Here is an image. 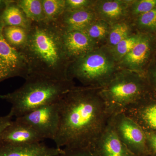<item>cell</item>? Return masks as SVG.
Segmentation results:
<instances>
[{
  "instance_id": "obj_17",
  "label": "cell",
  "mask_w": 156,
  "mask_h": 156,
  "mask_svg": "<svg viewBox=\"0 0 156 156\" xmlns=\"http://www.w3.org/2000/svg\"><path fill=\"white\" fill-rule=\"evenodd\" d=\"M136 32L132 21L129 20H124L113 24L104 46L109 48H113L122 40Z\"/></svg>"
},
{
  "instance_id": "obj_25",
  "label": "cell",
  "mask_w": 156,
  "mask_h": 156,
  "mask_svg": "<svg viewBox=\"0 0 156 156\" xmlns=\"http://www.w3.org/2000/svg\"><path fill=\"white\" fill-rule=\"evenodd\" d=\"M96 0H66V11L93 9Z\"/></svg>"
},
{
  "instance_id": "obj_15",
  "label": "cell",
  "mask_w": 156,
  "mask_h": 156,
  "mask_svg": "<svg viewBox=\"0 0 156 156\" xmlns=\"http://www.w3.org/2000/svg\"><path fill=\"white\" fill-rule=\"evenodd\" d=\"M62 151L61 148L49 147L41 142L17 146L0 144V156H56Z\"/></svg>"
},
{
  "instance_id": "obj_22",
  "label": "cell",
  "mask_w": 156,
  "mask_h": 156,
  "mask_svg": "<svg viewBox=\"0 0 156 156\" xmlns=\"http://www.w3.org/2000/svg\"><path fill=\"white\" fill-rule=\"evenodd\" d=\"M140 35V33L136 32L122 40L113 48H108L118 63L131 51L138 41Z\"/></svg>"
},
{
  "instance_id": "obj_10",
  "label": "cell",
  "mask_w": 156,
  "mask_h": 156,
  "mask_svg": "<svg viewBox=\"0 0 156 156\" xmlns=\"http://www.w3.org/2000/svg\"><path fill=\"white\" fill-rule=\"evenodd\" d=\"M90 150L95 156H136L120 140L111 117L106 128Z\"/></svg>"
},
{
  "instance_id": "obj_4",
  "label": "cell",
  "mask_w": 156,
  "mask_h": 156,
  "mask_svg": "<svg viewBox=\"0 0 156 156\" xmlns=\"http://www.w3.org/2000/svg\"><path fill=\"white\" fill-rule=\"evenodd\" d=\"M147 83L144 75L119 69L105 86L98 88L109 115L124 112L145 97Z\"/></svg>"
},
{
  "instance_id": "obj_29",
  "label": "cell",
  "mask_w": 156,
  "mask_h": 156,
  "mask_svg": "<svg viewBox=\"0 0 156 156\" xmlns=\"http://www.w3.org/2000/svg\"><path fill=\"white\" fill-rule=\"evenodd\" d=\"M12 117L8 114L4 116H0V138L3 131L12 122Z\"/></svg>"
},
{
  "instance_id": "obj_30",
  "label": "cell",
  "mask_w": 156,
  "mask_h": 156,
  "mask_svg": "<svg viewBox=\"0 0 156 156\" xmlns=\"http://www.w3.org/2000/svg\"><path fill=\"white\" fill-rule=\"evenodd\" d=\"M12 2L11 0H0V10L4 11V9Z\"/></svg>"
},
{
  "instance_id": "obj_3",
  "label": "cell",
  "mask_w": 156,
  "mask_h": 156,
  "mask_svg": "<svg viewBox=\"0 0 156 156\" xmlns=\"http://www.w3.org/2000/svg\"><path fill=\"white\" fill-rule=\"evenodd\" d=\"M19 89L0 94V99L11 105L9 114L18 118L42 106L59 101L75 87L74 81L57 80L30 73Z\"/></svg>"
},
{
  "instance_id": "obj_11",
  "label": "cell",
  "mask_w": 156,
  "mask_h": 156,
  "mask_svg": "<svg viewBox=\"0 0 156 156\" xmlns=\"http://www.w3.org/2000/svg\"><path fill=\"white\" fill-rule=\"evenodd\" d=\"M44 140L33 128L15 119L3 131L0 138V144L25 145L39 143Z\"/></svg>"
},
{
  "instance_id": "obj_27",
  "label": "cell",
  "mask_w": 156,
  "mask_h": 156,
  "mask_svg": "<svg viewBox=\"0 0 156 156\" xmlns=\"http://www.w3.org/2000/svg\"><path fill=\"white\" fill-rule=\"evenodd\" d=\"M145 77L148 83L156 87V56H154L146 71Z\"/></svg>"
},
{
  "instance_id": "obj_8",
  "label": "cell",
  "mask_w": 156,
  "mask_h": 156,
  "mask_svg": "<svg viewBox=\"0 0 156 156\" xmlns=\"http://www.w3.org/2000/svg\"><path fill=\"white\" fill-rule=\"evenodd\" d=\"M58 102L42 106L16 119L33 128L44 140H53L59 126Z\"/></svg>"
},
{
  "instance_id": "obj_26",
  "label": "cell",
  "mask_w": 156,
  "mask_h": 156,
  "mask_svg": "<svg viewBox=\"0 0 156 156\" xmlns=\"http://www.w3.org/2000/svg\"><path fill=\"white\" fill-rule=\"evenodd\" d=\"M56 156H95L92 151L86 148H65Z\"/></svg>"
},
{
  "instance_id": "obj_2",
  "label": "cell",
  "mask_w": 156,
  "mask_h": 156,
  "mask_svg": "<svg viewBox=\"0 0 156 156\" xmlns=\"http://www.w3.org/2000/svg\"><path fill=\"white\" fill-rule=\"evenodd\" d=\"M30 73L57 80H69L70 63L65 51L62 32L53 22L31 21L28 39L22 48Z\"/></svg>"
},
{
  "instance_id": "obj_9",
  "label": "cell",
  "mask_w": 156,
  "mask_h": 156,
  "mask_svg": "<svg viewBox=\"0 0 156 156\" xmlns=\"http://www.w3.org/2000/svg\"><path fill=\"white\" fill-rule=\"evenodd\" d=\"M30 74L26 58L21 50L11 46L0 32V82L14 77L25 79Z\"/></svg>"
},
{
  "instance_id": "obj_23",
  "label": "cell",
  "mask_w": 156,
  "mask_h": 156,
  "mask_svg": "<svg viewBox=\"0 0 156 156\" xmlns=\"http://www.w3.org/2000/svg\"><path fill=\"white\" fill-rule=\"evenodd\" d=\"M44 21L54 22L66 11V0H42Z\"/></svg>"
},
{
  "instance_id": "obj_14",
  "label": "cell",
  "mask_w": 156,
  "mask_h": 156,
  "mask_svg": "<svg viewBox=\"0 0 156 156\" xmlns=\"http://www.w3.org/2000/svg\"><path fill=\"white\" fill-rule=\"evenodd\" d=\"M98 19L93 9L65 11L54 23L62 33L73 31H83Z\"/></svg>"
},
{
  "instance_id": "obj_31",
  "label": "cell",
  "mask_w": 156,
  "mask_h": 156,
  "mask_svg": "<svg viewBox=\"0 0 156 156\" xmlns=\"http://www.w3.org/2000/svg\"><path fill=\"white\" fill-rule=\"evenodd\" d=\"M2 12L3 11L0 10V32L2 31L3 28L5 27L2 19Z\"/></svg>"
},
{
  "instance_id": "obj_13",
  "label": "cell",
  "mask_w": 156,
  "mask_h": 156,
  "mask_svg": "<svg viewBox=\"0 0 156 156\" xmlns=\"http://www.w3.org/2000/svg\"><path fill=\"white\" fill-rule=\"evenodd\" d=\"M62 40L70 63L99 47L82 31L62 33Z\"/></svg>"
},
{
  "instance_id": "obj_7",
  "label": "cell",
  "mask_w": 156,
  "mask_h": 156,
  "mask_svg": "<svg viewBox=\"0 0 156 156\" xmlns=\"http://www.w3.org/2000/svg\"><path fill=\"white\" fill-rule=\"evenodd\" d=\"M156 51V35L140 33L134 47L118 62L119 68L145 76L146 71L155 56Z\"/></svg>"
},
{
  "instance_id": "obj_24",
  "label": "cell",
  "mask_w": 156,
  "mask_h": 156,
  "mask_svg": "<svg viewBox=\"0 0 156 156\" xmlns=\"http://www.w3.org/2000/svg\"><path fill=\"white\" fill-rule=\"evenodd\" d=\"M155 7L156 0H132L128 10V18L132 21Z\"/></svg>"
},
{
  "instance_id": "obj_20",
  "label": "cell",
  "mask_w": 156,
  "mask_h": 156,
  "mask_svg": "<svg viewBox=\"0 0 156 156\" xmlns=\"http://www.w3.org/2000/svg\"><path fill=\"white\" fill-rule=\"evenodd\" d=\"M16 3L26 16L31 21H44L42 0H18L16 1Z\"/></svg>"
},
{
  "instance_id": "obj_5",
  "label": "cell",
  "mask_w": 156,
  "mask_h": 156,
  "mask_svg": "<svg viewBox=\"0 0 156 156\" xmlns=\"http://www.w3.org/2000/svg\"><path fill=\"white\" fill-rule=\"evenodd\" d=\"M120 69L118 62L106 46L98 47L69 63L67 76L83 87L100 88Z\"/></svg>"
},
{
  "instance_id": "obj_16",
  "label": "cell",
  "mask_w": 156,
  "mask_h": 156,
  "mask_svg": "<svg viewBox=\"0 0 156 156\" xmlns=\"http://www.w3.org/2000/svg\"><path fill=\"white\" fill-rule=\"evenodd\" d=\"M2 19L5 27L17 26L28 29L31 20L26 16L17 6L16 1H12L2 13Z\"/></svg>"
},
{
  "instance_id": "obj_18",
  "label": "cell",
  "mask_w": 156,
  "mask_h": 156,
  "mask_svg": "<svg viewBox=\"0 0 156 156\" xmlns=\"http://www.w3.org/2000/svg\"><path fill=\"white\" fill-rule=\"evenodd\" d=\"M111 26L104 20L97 19L92 22L83 32L89 38L100 47L105 45Z\"/></svg>"
},
{
  "instance_id": "obj_12",
  "label": "cell",
  "mask_w": 156,
  "mask_h": 156,
  "mask_svg": "<svg viewBox=\"0 0 156 156\" xmlns=\"http://www.w3.org/2000/svg\"><path fill=\"white\" fill-rule=\"evenodd\" d=\"M131 1L96 0L93 9L98 19L104 20L111 26L129 20L128 10Z\"/></svg>"
},
{
  "instance_id": "obj_6",
  "label": "cell",
  "mask_w": 156,
  "mask_h": 156,
  "mask_svg": "<svg viewBox=\"0 0 156 156\" xmlns=\"http://www.w3.org/2000/svg\"><path fill=\"white\" fill-rule=\"evenodd\" d=\"M112 122L120 140L136 156H148L145 131L124 113L111 117Z\"/></svg>"
},
{
  "instance_id": "obj_28",
  "label": "cell",
  "mask_w": 156,
  "mask_h": 156,
  "mask_svg": "<svg viewBox=\"0 0 156 156\" xmlns=\"http://www.w3.org/2000/svg\"><path fill=\"white\" fill-rule=\"evenodd\" d=\"M145 132L149 155L156 156V132Z\"/></svg>"
},
{
  "instance_id": "obj_19",
  "label": "cell",
  "mask_w": 156,
  "mask_h": 156,
  "mask_svg": "<svg viewBox=\"0 0 156 156\" xmlns=\"http://www.w3.org/2000/svg\"><path fill=\"white\" fill-rule=\"evenodd\" d=\"M2 34L7 42L14 48L21 50L27 42L28 29L17 26H6Z\"/></svg>"
},
{
  "instance_id": "obj_21",
  "label": "cell",
  "mask_w": 156,
  "mask_h": 156,
  "mask_svg": "<svg viewBox=\"0 0 156 156\" xmlns=\"http://www.w3.org/2000/svg\"><path fill=\"white\" fill-rule=\"evenodd\" d=\"M135 30L142 34H156V7L132 21Z\"/></svg>"
},
{
  "instance_id": "obj_1",
  "label": "cell",
  "mask_w": 156,
  "mask_h": 156,
  "mask_svg": "<svg viewBox=\"0 0 156 156\" xmlns=\"http://www.w3.org/2000/svg\"><path fill=\"white\" fill-rule=\"evenodd\" d=\"M58 104L59 126L53 140L57 147L91 150L111 117L98 89L76 86Z\"/></svg>"
}]
</instances>
